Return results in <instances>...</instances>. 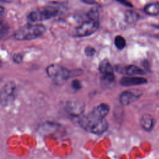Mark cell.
<instances>
[{
  "label": "cell",
  "instance_id": "1",
  "mask_svg": "<svg viewBox=\"0 0 159 159\" xmlns=\"http://www.w3.org/2000/svg\"><path fill=\"white\" fill-rule=\"evenodd\" d=\"M79 124L85 130L97 135L103 134L108 127L107 122L105 119L95 117L91 113L81 117L79 119Z\"/></svg>",
  "mask_w": 159,
  "mask_h": 159
},
{
  "label": "cell",
  "instance_id": "2",
  "mask_svg": "<svg viewBox=\"0 0 159 159\" xmlns=\"http://www.w3.org/2000/svg\"><path fill=\"white\" fill-rule=\"evenodd\" d=\"M45 31L43 24H27L19 28L14 32V37L17 40H31L42 35Z\"/></svg>",
  "mask_w": 159,
  "mask_h": 159
},
{
  "label": "cell",
  "instance_id": "3",
  "mask_svg": "<svg viewBox=\"0 0 159 159\" xmlns=\"http://www.w3.org/2000/svg\"><path fill=\"white\" fill-rule=\"evenodd\" d=\"M58 12L59 9L56 7L43 6L30 11L27 15V19L30 22H39L50 19L56 16Z\"/></svg>",
  "mask_w": 159,
  "mask_h": 159
},
{
  "label": "cell",
  "instance_id": "4",
  "mask_svg": "<svg viewBox=\"0 0 159 159\" xmlns=\"http://www.w3.org/2000/svg\"><path fill=\"white\" fill-rule=\"evenodd\" d=\"M46 73L49 78L57 83H62L71 76L70 71L58 64H52L46 68Z\"/></svg>",
  "mask_w": 159,
  "mask_h": 159
},
{
  "label": "cell",
  "instance_id": "5",
  "mask_svg": "<svg viewBox=\"0 0 159 159\" xmlns=\"http://www.w3.org/2000/svg\"><path fill=\"white\" fill-rule=\"evenodd\" d=\"M16 84L13 81L6 83L0 91V104L6 106L11 103L15 98Z\"/></svg>",
  "mask_w": 159,
  "mask_h": 159
},
{
  "label": "cell",
  "instance_id": "6",
  "mask_svg": "<svg viewBox=\"0 0 159 159\" xmlns=\"http://www.w3.org/2000/svg\"><path fill=\"white\" fill-rule=\"evenodd\" d=\"M99 26V21L87 19L75 30V35L76 37H86L94 34Z\"/></svg>",
  "mask_w": 159,
  "mask_h": 159
},
{
  "label": "cell",
  "instance_id": "7",
  "mask_svg": "<svg viewBox=\"0 0 159 159\" xmlns=\"http://www.w3.org/2000/svg\"><path fill=\"white\" fill-rule=\"evenodd\" d=\"M99 71L102 75V80L103 81L107 83H111L114 82V70L107 59L102 60L99 63Z\"/></svg>",
  "mask_w": 159,
  "mask_h": 159
},
{
  "label": "cell",
  "instance_id": "8",
  "mask_svg": "<svg viewBox=\"0 0 159 159\" xmlns=\"http://www.w3.org/2000/svg\"><path fill=\"white\" fill-rule=\"evenodd\" d=\"M142 95V92L138 89L127 90L122 92L119 96L121 104L127 106L137 100Z\"/></svg>",
  "mask_w": 159,
  "mask_h": 159
},
{
  "label": "cell",
  "instance_id": "9",
  "mask_svg": "<svg viewBox=\"0 0 159 159\" xmlns=\"http://www.w3.org/2000/svg\"><path fill=\"white\" fill-rule=\"evenodd\" d=\"M66 111L72 116H80L84 111V104L79 100H71L66 104Z\"/></svg>",
  "mask_w": 159,
  "mask_h": 159
},
{
  "label": "cell",
  "instance_id": "10",
  "mask_svg": "<svg viewBox=\"0 0 159 159\" xmlns=\"http://www.w3.org/2000/svg\"><path fill=\"white\" fill-rule=\"evenodd\" d=\"M147 80L140 76H125L123 77L120 80V84L124 86H131L145 84Z\"/></svg>",
  "mask_w": 159,
  "mask_h": 159
},
{
  "label": "cell",
  "instance_id": "11",
  "mask_svg": "<svg viewBox=\"0 0 159 159\" xmlns=\"http://www.w3.org/2000/svg\"><path fill=\"white\" fill-rule=\"evenodd\" d=\"M109 110L110 107L107 104L102 103L96 106L91 113L95 117L101 119H105L106 116L109 112Z\"/></svg>",
  "mask_w": 159,
  "mask_h": 159
},
{
  "label": "cell",
  "instance_id": "12",
  "mask_svg": "<svg viewBox=\"0 0 159 159\" xmlns=\"http://www.w3.org/2000/svg\"><path fill=\"white\" fill-rule=\"evenodd\" d=\"M155 120L150 114H144L140 119V125L146 131H151L153 128Z\"/></svg>",
  "mask_w": 159,
  "mask_h": 159
},
{
  "label": "cell",
  "instance_id": "13",
  "mask_svg": "<svg viewBox=\"0 0 159 159\" xmlns=\"http://www.w3.org/2000/svg\"><path fill=\"white\" fill-rule=\"evenodd\" d=\"M123 71L126 74L130 76H135L137 75H143L145 74V71L135 65H127L123 68Z\"/></svg>",
  "mask_w": 159,
  "mask_h": 159
},
{
  "label": "cell",
  "instance_id": "14",
  "mask_svg": "<svg viewBox=\"0 0 159 159\" xmlns=\"http://www.w3.org/2000/svg\"><path fill=\"white\" fill-rule=\"evenodd\" d=\"M143 11L149 16H157L159 14V2H154L147 4L143 7Z\"/></svg>",
  "mask_w": 159,
  "mask_h": 159
},
{
  "label": "cell",
  "instance_id": "15",
  "mask_svg": "<svg viewBox=\"0 0 159 159\" xmlns=\"http://www.w3.org/2000/svg\"><path fill=\"white\" fill-rule=\"evenodd\" d=\"M139 19V14L134 11L127 10L124 14L125 21L130 24L135 23Z\"/></svg>",
  "mask_w": 159,
  "mask_h": 159
},
{
  "label": "cell",
  "instance_id": "16",
  "mask_svg": "<svg viewBox=\"0 0 159 159\" xmlns=\"http://www.w3.org/2000/svg\"><path fill=\"white\" fill-rule=\"evenodd\" d=\"M114 45L119 50H122L126 45V41L122 35H117L114 38Z\"/></svg>",
  "mask_w": 159,
  "mask_h": 159
},
{
  "label": "cell",
  "instance_id": "17",
  "mask_svg": "<svg viewBox=\"0 0 159 159\" xmlns=\"http://www.w3.org/2000/svg\"><path fill=\"white\" fill-rule=\"evenodd\" d=\"M87 19L92 20L94 21H99V11L96 8H93L91 10H89L87 14Z\"/></svg>",
  "mask_w": 159,
  "mask_h": 159
},
{
  "label": "cell",
  "instance_id": "18",
  "mask_svg": "<svg viewBox=\"0 0 159 159\" xmlns=\"http://www.w3.org/2000/svg\"><path fill=\"white\" fill-rule=\"evenodd\" d=\"M9 27L4 22H0V38L4 36L8 32Z\"/></svg>",
  "mask_w": 159,
  "mask_h": 159
},
{
  "label": "cell",
  "instance_id": "19",
  "mask_svg": "<svg viewBox=\"0 0 159 159\" xmlns=\"http://www.w3.org/2000/svg\"><path fill=\"white\" fill-rule=\"evenodd\" d=\"M84 53L87 57H93L96 53V50L91 46H87L84 48Z\"/></svg>",
  "mask_w": 159,
  "mask_h": 159
},
{
  "label": "cell",
  "instance_id": "20",
  "mask_svg": "<svg viewBox=\"0 0 159 159\" xmlns=\"http://www.w3.org/2000/svg\"><path fill=\"white\" fill-rule=\"evenodd\" d=\"M71 87L75 90H79L82 88V84L78 80H75L71 82Z\"/></svg>",
  "mask_w": 159,
  "mask_h": 159
},
{
  "label": "cell",
  "instance_id": "21",
  "mask_svg": "<svg viewBox=\"0 0 159 159\" xmlns=\"http://www.w3.org/2000/svg\"><path fill=\"white\" fill-rule=\"evenodd\" d=\"M13 60H14V62H16L17 63H20L23 60V56L20 53H16L14 55Z\"/></svg>",
  "mask_w": 159,
  "mask_h": 159
},
{
  "label": "cell",
  "instance_id": "22",
  "mask_svg": "<svg viewBox=\"0 0 159 159\" xmlns=\"http://www.w3.org/2000/svg\"><path fill=\"white\" fill-rule=\"evenodd\" d=\"M1 60H0V65H1Z\"/></svg>",
  "mask_w": 159,
  "mask_h": 159
},
{
  "label": "cell",
  "instance_id": "23",
  "mask_svg": "<svg viewBox=\"0 0 159 159\" xmlns=\"http://www.w3.org/2000/svg\"><path fill=\"white\" fill-rule=\"evenodd\" d=\"M1 11H0V16H1Z\"/></svg>",
  "mask_w": 159,
  "mask_h": 159
}]
</instances>
